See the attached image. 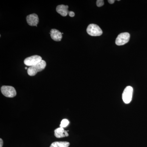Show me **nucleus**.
<instances>
[{
    "label": "nucleus",
    "instance_id": "obj_16",
    "mask_svg": "<svg viewBox=\"0 0 147 147\" xmlns=\"http://www.w3.org/2000/svg\"><path fill=\"white\" fill-rule=\"evenodd\" d=\"M3 146V141L1 139H0V147H2Z\"/></svg>",
    "mask_w": 147,
    "mask_h": 147
},
{
    "label": "nucleus",
    "instance_id": "obj_5",
    "mask_svg": "<svg viewBox=\"0 0 147 147\" xmlns=\"http://www.w3.org/2000/svg\"><path fill=\"white\" fill-rule=\"evenodd\" d=\"M42 57L38 55H34L26 58L24 61V63L28 66H32L39 63L42 61Z\"/></svg>",
    "mask_w": 147,
    "mask_h": 147
},
{
    "label": "nucleus",
    "instance_id": "obj_7",
    "mask_svg": "<svg viewBox=\"0 0 147 147\" xmlns=\"http://www.w3.org/2000/svg\"><path fill=\"white\" fill-rule=\"evenodd\" d=\"M26 21L29 26L37 27L39 22V18L36 14L32 13L27 16Z\"/></svg>",
    "mask_w": 147,
    "mask_h": 147
},
{
    "label": "nucleus",
    "instance_id": "obj_11",
    "mask_svg": "<svg viewBox=\"0 0 147 147\" xmlns=\"http://www.w3.org/2000/svg\"><path fill=\"white\" fill-rule=\"evenodd\" d=\"M69 143L66 142H53L50 147H69Z\"/></svg>",
    "mask_w": 147,
    "mask_h": 147
},
{
    "label": "nucleus",
    "instance_id": "obj_12",
    "mask_svg": "<svg viewBox=\"0 0 147 147\" xmlns=\"http://www.w3.org/2000/svg\"><path fill=\"white\" fill-rule=\"evenodd\" d=\"M69 123V122L68 120L67 119H63L61 121L60 126V127L64 128V127H66L67 126H68Z\"/></svg>",
    "mask_w": 147,
    "mask_h": 147
},
{
    "label": "nucleus",
    "instance_id": "obj_9",
    "mask_svg": "<svg viewBox=\"0 0 147 147\" xmlns=\"http://www.w3.org/2000/svg\"><path fill=\"white\" fill-rule=\"evenodd\" d=\"M68 6L61 5L57 6L56 11L58 13H59L62 16H66L68 14Z\"/></svg>",
    "mask_w": 147,
    "mask_h": 147
},
{
    "label": "nucleus",
    "instance_id": "obj_1",
    "mask_svg": "<svg viewBox=\"0 0 147 147\" xmlns=\"http://www.w3.org/2000/svg\"><path fill=\"white\" fill-rule=\"evenodd\" d=\"M46 66V62L42 60L39 63L32 66L28 68L27 72L30 76H34L37 73V72L43 70L45 68Z\"/></svg>",
    "mask_w": 147,
    "mask_h": 147
},
{
    "label": "nucleus",
    "instance_id": "obj_2",
    "mask_svg": "<svg viewBox=\"0 0 147 147\" xmlns=\"http://www.w3.org/2000/svg\"><path fill=\"white\" fill-rule=\"evenodd\" d=\"M88 34L91 36H100L102 33V30L98 25L94 24H90L87 28Z\"/></svg>",
    "mask_w": 147,
    "mask_h": 147
},
{
    "label": "nucleus",
    "instance_id": "obj_10",
    "mask_svg": "<svg viewBox=\"0 0 147 147\" xmlns=\"http://www.w3.org/2000/svg\"><path fill=\"white\" fill-rule=\"evenodd\" d=\"M65 130L63 127H60L56 129L55 130V135L57 138H63L65 137Z\"/></svg>",
    "mask_w": 147,
    "mask_h": 147
},
{
    "label": "nucleus",
    "instance_id": "obj_6",
    "mask_svg": "<svg viewBox=\"0 0 147 147\" xmlns=\"http://www.w3.org/2000/svg\"><path fill=\"white\" fill-rule=\"evenodd\" d=\"M130 38V34L128 32L120 34L116 39L115 43L117 45H125L128 42Z\"/></svg>",
    "mask_w": 147,
    "mask_h": 147
},
{
    "label": "nucleus",
    "instance_id": "obj_15",
    "mask_svg": "<svg viewBox=\"0 0 147 147\" xmlns=\"http://www.w3.org/2000/svg\"><path fill=\"white\" fill-rule=\"evenodd\" d=\"M108 2L109 3L111 4H113L115 3V0H108Z\"/></svg>",
    "mask_w": 147,
    "mask_h": 147
},
{
    "label": "nucleus",
    "instance_id": "obj_13",
    "mask_svg": "<svg viewBox=\"0 0 147 147\" xmlns=\"http://www.w3.org/2000/svg\"><path fill=\"white\" fill-rule=\"evenodd\" d=\"M104 1L103 0H97L96 1V5L98 7H100L104 5Z\"/></svg>",
    "mask_w": 147,
    "mask_h": 147
},
{
    "label": "nucleus",
    "instance_id": "obj_14",
    "mask_svg": "<svg viewBox=\"0 0 147 147\" xmlns=\"http://www.w3.org/2000/svg\"><path fill=\"white\" fill-rule=\"evenodd\" d=\"M68 14L69 16L71 17H73L75 16V13L72 11H69Z\"/></svg>",
    "mask_w": 147,
    "mask_h": 147
},
{
    "label": "nucleus",
    "instance_id": "obj_3",
    "mask_svg": "<svg viewBox=\"0 0 147 147\" xmlns=\"http://www.w3.org/2000/svg\"><path fill=\"white\" fill-rule=\"evenodd\" d=\"M133 92V89L132 87L128 86L125 88L122 94V99L125 103L128 104L131 102Z\"/></svg>",
    "mask_w": 147,
    "mask_h": 147
},
{
    "label": "nucleus",
    "instance_id": "obj_8",
    "mask_svg": "<svg viewBox=\"0 0 147 147\" xmlns=\"http://www.w3.org/2000/svg\"><path fill=\"white\" fill-rule=\"evenodd\" d=\"M50 36L53 40L56 41H61L62 38V33L56 29H52L50 33Z\"/></svg>",
    "mask_w": 147,
    "mask_h": 147
},
{
    "label": "nucleus",
    "instance_id": "obj_4",
    "mask_svg": "<svg viewBox=\"0 0 147 147\" xmlns=\"http://www.w3.org/2000/svg\"><path fill=\"white\" fill-rule=\"evenodd\" d=\"M1 90L2 93L6 97L13 98L16 96V91L13 87L4 86L1 88Z\"/></svg>",
    "mask_w": 147,
    "mask_h": 147
},
{
    "label": "nucleus",
    "instance_id": "obj_17",
    "mask_svg": "<svg viewBox=\"0 0 147 147\" xmlns=\"http://www.w3.org/2000/svg\"><path fill=\"white\" fill-rule=\"evenodd\" d=\"M25 69H28V67H25Z\"/></svg>",
    "mask_w": 147,
    "mask_h": 147
}]
</instances>
